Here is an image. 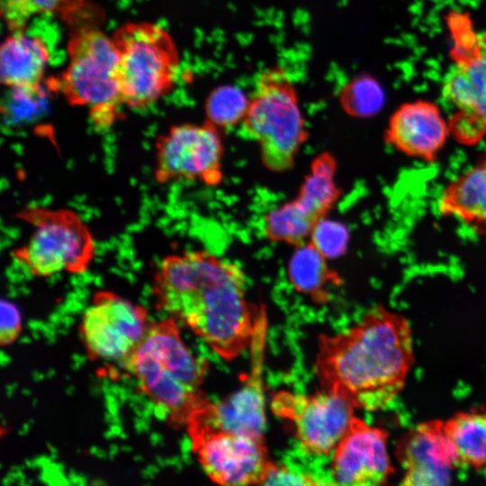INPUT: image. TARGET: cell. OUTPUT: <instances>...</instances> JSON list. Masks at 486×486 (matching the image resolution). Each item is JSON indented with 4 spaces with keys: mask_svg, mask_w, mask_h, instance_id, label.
I'll return each instance as SVG.
<instances>
[{
    "mask_svg": "<svg viewBox=\"0 0 486 486\" xmlns=\"http://www.w3.org/2000/svg\"><path fill=\"white\" fill-rule=\"evenodd\" d=\"M156 306L182 320L223 359L249 347L255 328L247 277L235 263L207 251L165 256L155 269Z\"/></svg>",
    "mask_w": 486,
    "mask_h": 486,
    "instance_id": "6da1fadb",
    "label": "cell"
},
{
    "mask_svg": "<svg viewBox=\"0 0 486 486\" xmlns=\"http://www.w3.org/2000/svg\"><path fill=\"white\" fill-rule=\"evenodd\" d=\"M412 364L408 320L377 306L346 330L320 335L314 368L323 390L340 394L356 409L376 411L401 392Z\"/></svg>",
    "mask_w": 486,
    "mask_h": 486,
    "instance_id": "7a4b0ae2",
    "label": "cell"
},
{
    "mask_svg": "<svg viewBox=\"0 0 486 486\" xmlns=\"http://www.w3.org/2000/svg\"><path fill=\"white\" fill-rule=\"evenodd\" d=\"M122 364L174 426H186L194 412L210 401L200 390L207 362L194 356L172 317L150 323Z\"/></svg>",
    "mask_w": 486,
    "mask_h": 486,
    "instance_id": "3957f363",
    "label": "cell"
},
{
    "mask_svg": "<svg viewBox=\"0 0 486 486\" xmlns=\"http://www.w3.org/2000/svg\"><path fill=\"white\" fill-rule=\"evenodd\" d=\"M242 134L255 141L264 165L274 172L290 169L307 139L295 86L281 68L256 76L240 122Z\"/></svg>",
    "mask_w": 486,
    "mask_h": 486,
    "instance_id": "277c9868",
    "label": "cell"
},
{
    "mask_svg": "<svg viewBox=\"0 0 486 486\" xmlns=\"http://www.w3.org/2000/svg\"><path fill=\"white\" fill-rule=\"evenodd\" d=\"M67 49L68 64L53 82L54 89L69 104L87 108L96 129L107 130L123 105L112 37L97 28L83 27L72 34Z\"/></svg>",
    "mask_w": 486,
    "mask_h": 486,
    "instance_id": "5b68a950",
    "label": "cell"
},
{
    "mask_svg": "<svg viewBox=\"0 0 486 486\" xmlns=\"http://www.w3.org/2000/svg\"><path fill=\"white\" fill-rule=\"evenodd\" d=\"M452 66L441 87L443 100L454 110L451 133L464 144H475L486 134V33L477 32L467 13L446 16Z\"/></svg>",
    "mask_w": 486,
    "mask_h": 486,
    "instance_id": "8992f818",
    "label": "cell"
},
{
    "mask_svg": "<svg viewBox=\"0 0 486 486\" xmlns=\"http://www.w3.org/2000/svg\"><path fill=\"white\" fill-rule=\"evenodd\" d=\"M111 37L118 58L123 105L144 109L173 90L180 58L165 28L149 22H130L120 26Z\"/></svg>",
    "mask_w": 486,
    "mask_h": 486,
    "instance_id": "52a82bcc",
    "label": "cell"
},
{
    "mask_svg": "<svg viewBox=\"0 0 486 486\" xmlns=\"http://www.w3.org/2000/svg\"><path fill=\"white\" fill-rule=\"evenodd\" d=\"M16 218L32 230L28 238L12 251V256L35 277L60 273L83 274L95 256L94 235L81 216L68 208L29 206Z\"/></svg>",
    "mask_w": 486,
    "mask_h": 486,
    "instance_id": "ba28073f",
    "label": "cell"
},
{
    "mask_svg": "<svg viewBox=\"0 0 486 486\" xmlns=\"http://www.w3.org/2000/svg\"><path fill=\"white\" fill-rule=\"evenodd\" d=\"M154 150L158 184L199 181L215 185L222 178L223 146L218 128L209 122L171 126L158 136Z\"/></svg>",
    "mask_w": 486,
    "mask_h": 486,
    "instance_id": "9c48e42d",
    "label": "cell"
},
{
    "mask_svg": "<svg viewBox=\"0 0 486 486\" xmlns=\"http://www.w3.org/2000/svg\"><path fill=\"white\" fill-rule=\"evenodd\" d=\"M267 318L264 306L257 309L250 347V368L240 387L219 402L211 400L199 409L189 421L256 437H264L266 399L264 361ZM187 422V423H188Z\"/></svg>",
    "mask_w": 486,
    "mask_h": 486,
    "instance_id": "30bf717a",
    "label": "cell"
},
{
    "mask_svg": "<svg viewBox=\"0 0 486 486\" xmlns=\"http://www.w3.org/2000/svg\"><path fill=\"white\" fill-rule=\"evenodd\" d=\"M194 453L203 471L220 485H261L270 462L265 437L186 424Z\"/></svg>",
    "mask_w": 486,
    "mask_h": 486,
    "instance_id": "8fae6325",
    "label": "cell"
},
{
    "mask_svg": "<svg viewBox=\"0 0 486 486\" xmlns=\"http://www.w3.org/2000/svg\"><path fill=\"white\" fill-rule=\"evenodd\" d=\"M273 413L292 426L297 441L310 454H331L355 417L345 397L323 390L305 395L281 391L270 402Z\"/></svg>",
    "mask_w": 486,
    "mask_h": 486,
    "instance_id": "7c38bea8",
    "label": "cell"
},
{
    "mask_svg": "<svg viewBox=\"0 0 486 486\" xmlns=\"http://www.w3.org/2000/svg\"><path fill=\"white\" fill-rule=\"evenodd\" d=\"M148 312L110 291H98L84 312L80 334L91 359L123 363L144 338Z\"/></svg>",
    "mask_w": 486,
    "mask_h": 486,
    "instance_id": "4fadbf2b",
    "label": "cell"
},
{
    "mask_svg": "<svg viewBox=\"0 0 486 486\" xmlns=\"http://www.w3.org/2000/svg\"><path fill=\"white\" fill-rule=\"evenodd\" d=\"M386 431L354 417L332 452L331 484L374 486L393 472L387 452Z\"/></svg>",
    "mask_w": 486,
    "mask_h": 486,
    "instance_id": "5bb4252c",
    "label": "cell"
},
{
    "mask_svg": "<svg viewBox=\"0 0 486 486\" xmlns=\"http://www.w3.org/2000/svg\"><path fill=\"white\" fill-rule=\"evenodd\" d=\"M396 452L403 469V485L449 484L459 462L441 420L424 422L410 429L399 441Z\"/></svg>",
    "mask_w": 486,
    "mask_h": 486,
    "instance_id": "9a60e30c",
    "label": "cell"
},
{
    "mask_svg": "<svg viewBox=\"0 0 486 486\" xmlns=\"http://www.w3.org/2000/svg\"><path fill=\"white\" fill-rule=\"evenodd\" d=\"M450 132L449 122L435 103L417 100L401 104L392 113L385 139L409 157L433 162Z\"/></svg>",
    "mask_w": 486,
    "mask_h": 486,
    "instance_id": "2e32d148",
    "label": "cell"
},
{
    "mask_svg": "<svg viewBox=\"0 0 486 486\" xmlns=\"http://www.w3.org/2000/svg\"><path fill=\"white\" fill-rule=\"evenodd\" d=\"M49 61L50 50L42 39L14 31L1 45V82L22 97H37Z\"/></svg>",
    "mask_w": 486,
    "mask_h": 486,
    "instance_id": "e0dca14e",
    "label": "cell"
},
{
    "mask_svg": "<svg viewBox=\"0 0 486 486\" xmlns=\"http://www.w3.org/2000/svg\"><path fill=\"white\" fill-rule=\"evenodd\" d=\"M438 210L459 220L477 234L486 235V161H482L451 181L442 192Z\"/></svg>",
    "mask_w": 486,
    "mask_h": 486,
    "instance_id": "ac0fdd59",
    "label": "cell"
},
{
    "mask_svg": "<svg viewBox=\"0 0 486 486\" xmlns=\"http://www.w3.org/2000/svg\"><path fill=\"white\" fill-rule=\"evenodd\" d=\"M326 257L310 242L297 246L288 265V278L293 288L317 303L329 300L328 285L338 284Z\"/></svg>",
    "mask_w": 486,
    "mask_h": 486,
    "instance_id": "d6986e66",
    "label": "cell"
},
{
    "mask_svg": "<svg viewBox=\"0 0 486 486\" xmlns=\"http://www.w3.org/2000/svg\"><path fill=\"white\" fill-rule=\"evenodd\" d=\"M336 162L331 155L321 154L312 162L294 201L316 222L323 219L338 198L335 183Z\"/></svg>",
    "mask_w": 486,
    "mask_h": 486,
    "instance_id": "ffe728a7",
    "label": "cell"
},
{
    "mask_svg": "<svg viewBox=\"0 0 486 486\" xmlns=\"http://www.w3.org/2000/svg\"><path fill=\"white\" fill-rule=\"evenodd\" d=\"M458 461L474 468L486 465V412H461L445 421Z\"/></svg>",
    "mask_w": 486,
    "mask_h": 486,
    "instance_id": "44dd1931",
    "label": "cell"
},
{
    "mask_svg": "<svg viewBox=\"0 0 486 486\" xmlns=\"http://www.w3.org/2000/svg\"><path fill=\"white\" fill-rule=\"evenodd\" d=\"M316 223L293 200L266 216L264 231L272 241L299 246L310 235Z\"/></svg>",
    "mask_w": 486,
    "mask_h": 486,
    "instance_id": "7402d4cb",
    "label": "cell"
},
{
    "mask_svg": "<svg viewBox=\"0 0 486 486\" xmlns=\"http://www.w3.org/2000/svg\"><path fill=\"white\" fill-rule=\"evenodd\" d=\"M85 0H0L1 15L9 30L21 31L40 14L68 16Z\"/></svg>",
    "mask_w": 486,
    "mask_h": 486,
    "instance_id": "603a6c76",
    "label": "cell"
},
{
    "mask_svg": "<svg viewBox=\"0 0 486 486\" xmlns=\"http://www.w3.org/2000/svg\"><path fill=\"white\" fill-rule=\"evenodd\" d=\"M248 99L238 90H216L206 103L208 122L217 128H228L240 123L247 109Z\"/></svg>",
    "mask_w": 486,
    "mask_h": 486,
    "instance_id": "cb8c5ba5",
    "label": "cell"
},
{
    "mask_svg": "<svg viewBox=\"0 0 486 486\" xmlns=\"http://www.w3.org/2000/svg\"><path fill=\"white\" fill-rule=\"evenodd\" d=\"M345 106L356 116H370L378 112L384 100L380 85L371 77L356 79L346 90Z\"/></svg>",
    "mask_w": 486,
    "mask_h": 486,
    "instance_id": "d4e9b609",
    "label": "cell"
},
{
    "mask_svg": "<svg viewBox=\"0 0 486 486\" xmlns=\"http://www.w3.org/2000/svg\"><path fill=\"white\" fill-rule=\"evenodd\" d=\"M310 243L326 257L341 256L347 245L348 233L342 224L321 219L310 233Z\"/></svg>",
    "mask_w": 486,
    "mask_h": 486,
    "instance_id": "484cf974",
    "label": "cell"
},
{
    "mask_svg": "<svg viewBox=\"0 0 486 486\" xmlns=\"http://www.w3.org/2000/svg\"><path fill=\"white\" fill-rule=\"evenodd\" d=\"M327 485L314 476L296 472L284 464L269 462L261 485Z\"/></svg>",
    "mask_w": 486,
    "mask_h": 486,
    "instance_id": "4316f807",
    "label": "cell"
},
{
    "mask_svg": "<svg viewBox=\"0 0 486 486\" xmlns=\"http://www.w3.org/2000/svg\"><path fill=\"white\" fill-rule=\"evenodd\" d=\"M22 329L21 315L16 306L5 300L1 301L0 343L12 344Z\"/></svg>",
    "mask_w": 486,
    "mask_h": 486,
    "instance_id": "83f0119b",
    "label": "cell"
}]
</instances>
